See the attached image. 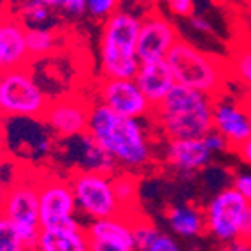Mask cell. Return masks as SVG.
Wrapping results in <instances>:
<instances>
[{
    "instance_id": "28",
    "label": "cell",
    "mask_w": 251,
    "mask_h": 251,
    "mask_svg": "<svg viewBox=\"0 0 251 251\" xmlns=\"http://www.w3.org/2000/svg\"><path fill=\"white\" fill-rule=\"evenodd\" d=\"M141 251H183V250H181L179 243H177L172 235L158 230L155 234V237L151 239L150 243H148Z\"/></svg>"
},
{
    "instance_id": "30",
    "label": "cell",
    "mask_w": 251,
    "mask_h": 251,
    "mask_svg": "<svg viewBox=\"0 0 251 251\" xmlns=\"http://www.w3.org/2000/svg\"><path fill=\"white\" fill-rule=\"evenodd\" d=\"M16 174H18V171H14L13 160L4 163V165H0V205H2V202H4L5 193H7L9 186L13 184Z\"/></svg>"
},
{
    "instance_id": "12",
    "label": "cell",
    "mask_w": 251,
    "mask_h": 251,
    "mask_svg": "<svg viewBox=\"0 0 251 251\" xmlns=\"http://www.w3.org/2000/svg\"><path fill=\"white\" fill-rule=\"evenodd\" d=\"M90 109H92V104L81 97H60V99L50 100L46 111L42 114V122L46 123L48 128L56 137H75L88 130Z\"/></svg>"
},
{
    "instance_id": "7",
    "label": "cell",
    "mask_w": 251,
    "mask_h": 251,
    "mask_svg": "<svg viewBox=\"0 0 251 251\" xmlns=\"http://www.w3.org/2000/svg\"><path fill=\"white\" fill-rule=\"evenodd\" d=\"M50 99L28 67L4 71L0 75V120L41 118Z\"/></svg>"
},
{
    "instance_id": "21",
    "label": "cell",
    "mask_w": 251,
    "mask_h": 251,
    "mask_svg": "<svg viewBox=\"0 0 251 251\" xmlns=\"http://www.w3.org/2000/svg\"><path fill=\"white\" fill-rule=\"evenodd\" d=\"M113 190L123 214L135 216V205L139 202V181L134 172L116 171L113 174Z\"/></svg>"
},
{
    "instance_id": "8",
    "label": "cell",
    "mask_w": 251,
    "mask_h": 251,
    "mask_svg": "<svg viewBox=\"0 0 251 251\" xmlns=\"http://www.w3.org/2000/svg\"><path fill=\"white\" fill-rule=\"evenodd\" d=\"M69 184L74 193L77 214L90 222L123 214L113 190V174L86 171L71 172Z\"/></svg>"
},
{
    "instance_id": "19",
    "label": "cell",
    "mask_w": 251,
    "mask_h": 251,
    "mask_svg": "<svg viewBox=\"0 0 251 251\" xmlns=\"http://www.w3.org/2000/svg\"><path fill=\"white\" fill-rule=\"evenodd\" d=\"M134 216L118 214V216L92 220L86 228V234L93 241L114 244V246H134V230H132Z\"/></svg>"
},
{
    "instance_id": "1",
    "label": "cell",
    "mask_w": 251,
    "mask_h": 251,
    "mask_svg": "<svg viewBox=\"0 0 251 251\" xmlns=\"http://www.w3.org/2000/svg\"><path fill=\"white\" fill-rule=\"evenodd\" d=\"M86 132L122 171L135 174L155 162L153 139L144 120L120 116L100 102H93Z\"/></svg>"
},
{
    "instance_id": "16",
    "label": "cell",
    "mask_w": 251,
    "mask_h": 251,
    "mask_svg": "<svg viewBox=\"0 0 251 251\" xmlns=\"http://www.w3.org/2000/svg\"><path fill=\"white\" fill-rule=\"evenodd\" d=\"M30 54L26 50V26L14 14L0 18V69L11 71L28 67Z\"/></svg>"
},
{
    "instance_id": "35",
    "label": "cell",
    "mask_w": 251,
    "mask_h": 251,
    "mask_svg": "<svg viewBox=\"0 0 251 251\" xmlns=\"http://www.w3.org/2000/svg\"><path fill=\"white\" fill-rule=\"evenodd\" d=\"M218 251H251V241H248V239L230 241V243L222 244Z\"/></svg>"
},
{
    "instance_id": "23",
    "label": "cell",
    "mask_w": 251,
    "mask_h": 251,
    "mask_svg": "<svg viewBox=\"0 0 251 251\" xmlns=\"http://www.w3.org/2000/svg\"><path fill=\"white\" fill-rule=\"evenodd\" d=\"M228 77L241 86H251V44H243L234 50L230 60L226 62Z\"/></svg>"
},
{
    "instance_id": "10",
    "label": "cell",
    "mask_w": 251,
    "mask_h": 251,
    "mask_svg": "<svg viewBox=\"0 0 251 251\" xmlns=\"http://www.w3.org/2000/svg\"><path fill=\"white\" fill-rule=\"evenodd\" d=\"M120 116L150 120L153 105L148 102L135 79L126 77H102L99 83V100Z\"/></svg>"
},
{
    "instance_id": "40",
    "label": "cell",
    "mask_w": 251,
    "mask_h": 251,
    "mask_svg": "<svg viewBox=\"0 0 251 251\" xmlns=\"http://www.w3.org/2000/svg\"><path fill=\"white\" fill-rule=\"evenodd\" d=\"M137 2H150V0H137Z\"/></svg>"
},
{
    "instance_id": "18",
    "label": "cell",
    "mask_w": 251,
    "mask_h": 251,
    "mask_svg": "<svg viewBox=\"0 0 251 251\" xmlns=\"http://www.w3.org/2000/svg\"><path fill=\"white\" fill-rule=\"evenodd\" d=\"M34 251H90V237L83 223L42 228Z\"/></svg>"
},
{
    "instance_id": "13",
    "label": "cell",
    "mask_w": 251,
    "mask_h": 251,
    "mask_svg": "<svg viewBox=\"0 0 251 251\" xmlns=\"http://www.w3.org/2000/svg\"><path fill=\"white\" fill-rule=\"evenodd\" d=\"M213 130L226 139L232 151L251 137V114L241 99L222 93L213 100Z\"/></svg>"
},
{
    "instance_id": "11",
    "label": "cell",
    "mask_w": 251,
    "mask_h": 251,
    "mask_svg": "<svg viewBox=\"0 0 251 251\" xmlns=\"http://www.w3.org/2000/svg\"><path fill=\"white\" fill-rule=\"evenodd\" d=\"M177 26L160 11H150L141 18L137 37V56L141 62L165 60L179 41Z\"/></svg>"
},
{
    "instance_id": "9",
    "label": "cell",
    "mask_w": 251,
    "mask_h": 251,
    "mask_svg": "<svg viewBox=\"0 0 251 251\" xmlns=\"http://www.w3.org/2000/svg\"><path fill=\"white\" fill-rule=\"evenodd\" d=\"M39 220L42 228L79 225L74 193L69 179L39 176Z\"/></svg>"
},
{
    "instance_id": "20",
    "label": "cell",
    "mask_w": 251,
    "mask_h": 251,
    "mask_svg": "<svg viewBox=\"0 0 251 251\" xmlns=\"http://www.w3.org/2000/svg\"><path fill=\"white\" fill-rule=\"evenodd\" d=\"M165 222L172 234L177 237L193 239L205 234V218L204 209L192 204H177L171 205L165 211Z\"/></svg>"
},
{
    "instance_id": "26",
    "label": "cell",
    "mask_w": 251,
    "mask_h": 251,
    "mask_svg": "<svg viewBox=\"0 0 251 251\" xmlns=\"http://www.w3.org/2000/svg\"><path fill=\"white\" fill-rule=\"evenodd\" d=\"M153 5L163 7L167 13L174 14L177 18H188L195 13L193 0H150Z\"/></svg>"
},
{
    "instance_id": "24",
    "label": "cell",
    "mask_w": 251,
    "mask_h": 251,
    "mask_svg": "<svg viewBox=\"0 0 251 251\" xmlns=\"http://www.w3.org/2000/svg\"><path fill=\"white\" fill-rule=\"evenodd\" d=\"M18 18L25 26H44L51 18V9L41 0H23L18 5Z\"/></svg>"
},
{
    "instance_id": "42",
    "label": "cell",
    "mask_w": 251,
    "mask_h": 251,
    "mask_svg": "<svg viewBox=\"0 0 251 251\" xmlns=\"http://www.w3.org/2000/svg\"><path fill=\"white\" fill-rule=\"evenodd\" d=\"M248 2H251V0H248Z\"/></svg>"
},
{
    "instance_id": "17",
    "label": "cell",
    "mask_w": 251,
    "mask_h": 251,
    "mask_svg": "<svg viewBox=\"0 0 251 251\" xmlns=\"http://www.w3.org/2000/svg\"><path fill=\"white\" fill-rule=\"evenodd\" d=\"M134 79L153 107L158 105L176 86V79H174L171 67L165 60L141 62Z\"/></svg>"
},
{
    "instance_id": "41",
    "label": "cell",
    "mask_w": 251,
    "mask_h": 251,
    "mask_svg": "<svg viewBox=\"0 0 251 251\" xmlns=\"http://www.w3.org/2000/svg\"><path fill=\"white\" fill-rule=\"evenodd\" d=\"M2 72H4V71H2V69H0V75H2Z\"/></svg>"
},
{
    "instance_id": "31",
    "label": "cell",
    "mask_w": 251,
    "mask_h": 251,
    "mask_svg": "<svg viewBox=\"0 0 251 251\" xmlns=\"http://www.w3.org/2000/svg\"><path fill=\"white\" fill-rule=\"evenodd\" d=\"M202 139H204L205 146L209 148V151L213 153V155L225 153V151L230 150V146H228V143H226V139L223 137L220 132H216V130H211V132H207V134H205Z\"/></svg>"
},
{
    "instance_id": "38",
    "label": "cell",
    "mask_w": 251,
    "mask_h": 251,
    "mask_svg": "<svg viewBox=\"0 0 251 251\" xmlns=\"http://www.w3.org/2000/svg\"><path fill=\"white\" fill-rule=\"evenodd\" d=\"M241 100H243V104L246 105L248 113L251 114V86H246V88L243 90V95H241Z\"/></svg>"
},
{
    "instance_id": "15",
    "label": "cell",
    "mask_w": 251,
    "mask_h": 251,
    "mask_svg": "<svg viewBox=\"0 0 251 251\" xmlns=\"http://www.w3.org/2000/svg\"><path fill=\"white\" fill-rule=\"evenodd\" d=\"M213 156L202 137L167 139V144L163 148L165 163L183 177H192L193 174L207 167Z\"/></svg>"
},
{
    "instance_id": "3",
    "label": "cell",
    "mask_w": 251,
    "mask_h": 251,
    "mask_svg": "<svg viewBox=\"0 0 251 251\" xmlns=\"http://www.w3.org/2000/svg\"><path fill=\"white\" fill-rule=\"evenodd\" d=\"M141 14L130 9H118L104 20L99 41V62L102 77L132 79L139 71L137 37L141 28Z\"/></svg>"
},
{
    "instance_id": "5",
    "label": "cell",
    "mask_w": 251,
    "mask_h": 251,
    "mask_svg": "<svg viewBox=\"0 0 251 251\" xmlns=\"http://www.w3.org/2000/svg\"><path fill=\"white\" fill-rule=\"evenodd\" d=\"M0 214L13 223L26 250L34 251L42 230L39 220V176H34L28 169L18 171L0 205Z\"/></svg>"
},
{
    "instance_id": "43",
    "label": "cell",
    "mask_w": 251,
    "mask_h": 251,
    "mask_svg": "<svg viewBox=\"0 0 251 251\" xmlns=\"http://www.w3.org/2000/svg\"><path fill=\"white\" fill-rule=\"evenodd\" d=\"M250 241H251V239H250Z\"/></svg>"
},
{
    "instance_id": "34",
    "label": "cell",
    "mask_w": 251,
    "mask_h": 251,
    "mask_svg": "<svg viewBox=\"0 0 251 251\" xmlns=\"http://www.w3.org/2000/svg\"><path fill=\"white\" fill-rule=\"evenodd\" d=\"M90 251H137L134 246H114V244L102 243L90 239Z\"/></svg>"
},
{
    "instance_id": "29",
    "label": "cell",
    "mask_w": 251,
    "mask_h": 251,
    "mask_svg": "<svg viewBox=\"0 0 251 251\" xmlns=\"http://www.w3.org/2000/svg\"><path fill=\"white\" fill-rule=\"evenodd\" d=\"M50 9H62L72 16H81L86 13V2L88 0H41Z\"/></svg>"
},
{
    "instance_id": "22",
    "label": "cell",
    "mask_w": 251,
    "mask_h": 251,
    "mask_svg": "<svg viewBox=\"0 0 251 251\" xmlns=\"http://www.w3.org/2000/svg\"><path fill=\"white\" fill-rule=\"evenodd\" d=\"M56 48V34L48 26H28L26 28V50L30 60L44 58Z\"/></svg>"
},
{
    "instance_id": "14",
    "label": "cell",
    "mask_w": 251,
    "mask_h": 251,
    "mask_svg": "<svg viewBox=\"0 0 251 251\" xmlns=\"http://www.w3.org/2000/svg\"><path fill=\"white\" fill-rule=\"evenodd\" d=\"M65 155L63 158L69 160L71 172L86 171V172H100V174H114L118 169L116 162L104 151V148L97 143L95 139L84 132L75 137L62 139Z\"/></svg>"
},
{
    "instance_id": "37",
    "label": "cell",
    "mask_w": 251,
    "mask_h": 251,
    "mask_svg": "<svg viewBox=\"0 0 251 251\" xmlns=\"http://www.w3.org/2000/svg\"><path fill=\"white\" fill-rule=\"evenodd\" d=\"M7 162H11V153H9L7 146H5L4 137L0 135V165H4Z\"/></svg>"
},
{
    "instance_id": "39",
    "label": "cell",
    "mask_w": 251,
    "mask_h": 251,
    "mask_svg": "<svg viewBox=\"0 0 251 251\" xmlns=\"http://www.w3.org/2000/svg\"><path fill=\"white\" fill-rule=\"evenodd\" d=\"M4 4H7V5H20L23 0H2Z\"/></svg>"
},
{
    "instance_id": "27",
    "label": "cell",
    "mask_w": 251,
    "mask_h": 251,
    "mask_svg": "<svg viewBox=\"0 0 251 251\" xmlns=\"http://www.w3.org/2000/svg\"><path fill=\"white\" fill-rule=\"evenodd\" d=\"M122 0H88L86 2V13L92 14L95 20H107L113 13L120 9Z\"/></svg>"
},
{
    "instance_id": "4",
    "label": "cell",
    "mask_w": 251,
    "mask_h": 251,
    "mask_svg": "<svg viewBox=\"0 0 251 251\" xmlns=\"http://www.w3.org/2000/svg\"><path fill=\"white\" fill-rule=\"evenodd\" d=\"M165 62L169 63L177 84L202 92L213 99L225 93L226 83L230 79L226 62L222 56L202 51L184 39H179L174 44Z\"/></svg>"
},
{
    "instance_id": "33",
    "label": "cell",
    "mask_w": 251,
    "mask_h": 251,
    "mask_svg": "<svg viewBox=\"0 0 251 251\" xmlns=\"http://www.w3.org/2000/svg\"><path fill=\"white\" fill-rule=\"evenodd\" d=\"M232 188L237 190L248 202H251V171L235 174L232 179Z\"/></svg>"
},
{
    "instance_id": "2",
    "label": "cell",
    "mask_w": 251,
    "mask_h": 251,
    "mask_svg": "<svg viewBox=\"0 0 251 251\" xmlns=\"http://www.w3.org/2000/svg\"><path fill=\"white\" fill-rule=\"evenodd\" d=\"M213 97L177 84L153 107L151 123L165 139L204 137L213 130Z\"/></svg>"
},
{
    "instance_id": "25",
    "label": "cell",
    "mask_w": 251,
    "mask_h": 251,
    "mask_svg": "<svg viewBox=\"0 0 251 251\" xmlns=\"http://www.w3.org/2000/svg\"><path fill=\"white\" fill-rule=\"evenodd\" d=\"M0 251H28L21 243L13 223L4 214H0Z\"/></svg>"
},
{
    "instance_id": "6",
    "label": "cell",
    "mask_w": 251,
    "mask_h": 251,
    "mask_svg": "<svg viewBox=\"0 0 251 251\" xmlns=\"http://www.w3.org/2000/svg\"><path fill=\"white\" fill-rule=\"evenodd\" d=\"M205 234L220 244L251 239V202L232 186L220 192L204 207Z\"/></svg>"
},
{
    "instance_id": "36",
    "label": "cell",
    "mask_w": 251,
    "mask_h": 251,
    "mask_svg": "<svg viewBox=\"0 0 251 251\" xmlns=\"http://www.w3.org/2000/svg\"><path fill=\"white\" fill-rule=\"evenodd\" d=\"M235 153H237L239 158L243 160L246 165H250V167H251V137L248 139L246 143L241 144V146L235 150Z\"/></svg>"
},
{
    "instance_id": "32",
    "label": "cell",
    "mask_w": 251,
    "mask_h": 251,
    "mask_svg": "<svg viewBox=\"0 0 251 251\" xmlns=\"http://www.w3.org/2000/svg\"><path fill=\"white\" fill-rule=\"evenodd\" d=\"M186 20H188V25L193 32H197V34H201V35H214L213 23L205 16H202V14L193 13L192 16H188Z\"/></svg>"
}]
</instances>
